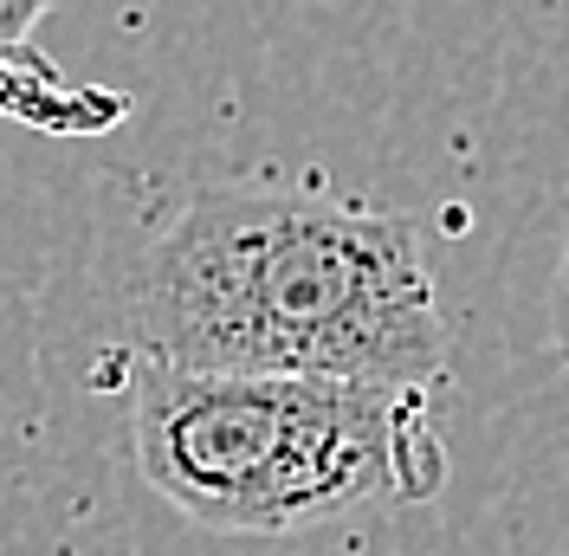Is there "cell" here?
I'll list each match as a JSON object with an SVG mask.
<instances>
[{"label": "cell", "instance_id": "cell-1", "mask_svg": "<svg viewBox=\"0 0 569 556\" xmlns=\"http://www.w3.org/2000/svg\"><path fill=\"white\" fill-rule=\"evenodd\" d=\"M142 363L194 376L433 388L453 330L408 214L330 195L194 188L130 272Z\"/></svg>", "mask_w": 569, "mask_h": 556}, {"label": "cell", "instance_id": "cell-2", "mask_svg": "<svg viewBox=\"0 0 569 556\" xmlns=\"http://www.w3.org/2000/svg\"><path fill=\"white\" fill-rule=\"evenodd\" d=\"M130 453L181 518L233 537H291L376 498L415 505L447 479L427 388L323 376H194L137 363Z\"/></svg>", "mask_w": 569, "mask_h": 556}, {"label": "cell", "instance_id": "cell-4", "mask_svg": "<svg viewBox=\"0 0 569 556\" xmlns=\"http://www.w3.org/2000/svg\"><path fill=\"white\" fill-rule=\"evenodd\" d=\"M550 349L569 369V227H563V252H557V291H550Z\"/></svg>", "mask_w": 569, "mask_h": 556}, {"label": "cell", "instance_id": "cell-3", "mask_svg": "<svg viewBox=\"0 0 569 556\" xmlns=\"http://www.w3.org/2000/svg\"><path fill=\"white\" fill-rule=\"evenodd\" d=\"M59 0H0V117L52 130V137H91L104 123H123L130 117V98L123 91L71 85L66 71L33 46L39 20Z\"/></svg>", "mask_w": 569, "mask_h": 556}]
</instances>
